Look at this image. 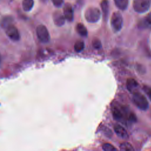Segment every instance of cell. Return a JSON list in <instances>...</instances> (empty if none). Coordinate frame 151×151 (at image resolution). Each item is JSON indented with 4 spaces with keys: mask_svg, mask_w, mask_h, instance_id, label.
<instances>
[{
    "mask_svg": "<svg viewBox=\"0 0 151 151\" xmlns=\"http://www.w3.org/2000/svg\"><path fill=\"white\" fill-rule=\"evenodd\" d=\"M53 21L54 24L58 27H61L64 24L65 17L60 11H55L52 15Z\"/></svg>",
    "mask_w": 151,
    "mask_h": 151,
    "instance_id": "8fae6325",
    "label": "cell"
},
{
    "mask_svg": "<svg viewBox=\"0 0 151 151\" xmlns=\"http://www.w3.org/2000/svg\"><path fill=\"white\" fill-rule=\"evenodd\" d=\"M120 151H135L133 146L129 142H123L120 145Z\"/></svg>",
    "mask_w": 151,
    "mask_h": 151,
    "instance_id": "ac0fdd59",
    "label": "cell"
},
{
    "mask_svg": "<svg viewBox=\"0 0 151 151\" xmlns=\"http://www.w3.org/2000/svg\"><path fill=\"white\" fill-rule=\"evenodd\" d=\"M42 2H45L47 0H41Z\"/></svg>",
    "mask_w": 151,
    "mask_h": 151,
    "instance_id": "cb8c5ba5",
    "label": "cell"
},
{
    "mask_svg": "<svg viewBox=\"0 0 151 151\" xmlns=\"http://www.w3.org/2000/svg\"><path fill=\"white\" fill-rule=\"evenodd\" d=\"M116 6L121 10H124L127 8L129 4L128 0H114Z\"/></svg>",
    "mask_w": 151,
    "mask_h": 151,
    "instance_id": "2e32d148",
    "label": "cell"
},
{
    "mask_svg": "<svg viewBox=\"0 0 151 151\" xmlns=\"http://www.w3.org/2000/svg\"><path fill=\"white\" fill-rule=\"evenodd\" d=\"M63 15L65 19L71 22L74 18V11L72 6L70 4H65L63 7Z\"/></svg>",
    "mask_w": 151,
    "mask_h": 151,
    "instance_id": "ba28073f",
    "label": "cell"
},
{
    "mask_svg": "<svg viewBox=\"0 0 151 151\" xmlns=\"http://www.w3.org/2000/svg\"><path fill=\"white\" fill-rule=\"evenodd\" d=\"M6 35L12 41H17L20 38V35L17 27L13 24L10 25L5 29Z\"/></svg>",
    "mask_w": 151,
    "mask_h": 151,
    "instance_id": "52a82bcc",
    "label": "cell"
},
{
    "mask_svg": "<svg viewBox=\"0 0 151 151\" xmlns=\"http://www.w3.org/2000/svg\"><path fill=\"white\" fill-rule=\"evenodd\" d=\"M112 114L113 118L117 121H122L125 119L134 122L136 121V116L132 112H129L127 109L124 106H114L112 108Z\"/></svg>",
    "mask_w": 151,
    "mask_h": 151,
    "instance_id": "6da1fadb",
    "label": "cell"
},
{
    "mask_svg": "<svg viewBox=\"0 0 151 151\" xmlns=\"http://www.w3.org/2000/svg\"><path fill=\"white\" fill-rule=\"evenodd\" d=\"M13 23V18L11 16H5L4 17L1 22V25L4 29L6 28L10 25H12Z\"/></svg>",
    "mask_w": 151,
    "mask_h": 151,
    "instance_id": "5bb4252c",
    "label": "cell"
},
{
    "mask_svg": "<svg viewBox=\"0 0 151 151\" xmlns=\"http://www.w3.org/2000/svg\"><path fill=\"white\" fill-rule=\"evenodd\" d=\"M143 89L144 91L145 92V93L148 96V97L150 99V100L151 101V88L150 87H149V86H144L143 87Z\"/></svg>",
    "mask_w": 151,
    "mask_h": 151,
    "instance_id": "7402d4cb",
    "label": "cell"
},
{
    "mask_svg": "<svg viewBox=\"0 0 151 151\" xmlns=\"http://www.w3.org/2000/svg\"><path fill=\"white\" fill-rule=\"evenodd\" d=\"M53 5L56 7H60L63 4V0H51Z\"/></svg>",
    "mask_w": 151,
    "mask_h": 151,
    "instance_id": "603a6c76",
    "label": "cell"
},
{
    "mask_svg": "<svg viewBox=\"0 0 151 151\" xmlns=\"http://www.w3.org/2000/svg\"><path fill=\"white\" fill-rule=\"evenodd\" d=\"M138 25L140 28L151 29V12L140 20Z\"/></svg>",
    "mask_w": 151,
    "mask_h": 151,
    "instance_id": "7c38bea8",
    "label": "cell"
},
{
    "mask_svg": "<svg viewBox=\"0 0 151 151\" xmlns=\"http://www.w3.org/2000/svg\"><path fill=\"white\" fill-rule=\"evenodd\" d=\"M150 3L149 0H134L133 8L138 13H144L150 8Z\"/></svg>",
    "mask_w": 151,
    "mask_h": 151,
    "instance_id": "5b68a950",
    "label": "cell"
},
{
    "mask_svg": "<svg viewBox=\"0 0 151 151\" xmlns=\"http://www.w3.org/2000/svg\"><path fill=\"white\" fill-rule=\"evenodd\" d=\"M34 0H23L22 8L25 11H29L34 6Z\"/></svg>",
    "mask_w": 151,
    "mask_h": 151,
    "instance_id": "e0dca14e",
    "label": "cell"
},
{
    "mask_svg": "<svg viewBox=\"0 0 151 151\" xmlns=\"http://www.w3.org/2000/svg\"><path fill=\"white\" fill-rule=\"evenodd\" d=\"M74 50L77 52L82 51L84 48V42L81 40H78L76 41L74 44Z\"/></svg>",
    "mask_w": 151,
    "mask_h": 151,
    "instance_id": "d6986e66",
    "label": "cell"
},
{
    "mask_svg": "<svg viewBox=\"0 0 151 151\" xmlns=\"http://www.w3.org/2000/svg\"><path fill=\"white\" fill-rule=\"evenodd\" d=\"M76 31L78 32V34L79 35H80L82 37H86L87 35V30L86 28V27L81 24V23H78L77 24L76 27Z\"/></svg>",
    "mask_w": 151,
    "mask_h": 151,
    "instance_id": "9a60e30c",
    "label": "cell"
},
{
    "mask_svg": "<svg viewBox=\"0 0 151 151\" xmlns=\"http://www.w3.org/2000/svg\"><path fill=\"white\" fill-rule=\"evenodd\" d=\"M92 45L96 49H100L101 47V43L98 39H94L92 41Z\"/></svg>",
    "mask_w": 151,
    "mask_h": 151,
    "instance_id": "44dd1931",
    "label": "cell"
},
{
    "mask_svg": "<svg viewBox=\"0 0 151 151\" xmlns=\"http://www.w3.org/2000/svg\"><path fill=\"white\" fill-rule=\"evenodd\" d=\"M0 62H1V56H0Z\"/></svg>",
    "mask_w": 151,
    "mask_h": 151,
    "instance_id": "d4e9b609",
    "label": "cell"
},
{
    "mask_svg": "<svg viewBox=\"0 0 151 151\" xmlns=\"http://www.w3.org/2000/svg\"><path fill=\"white\" fill-rule=\"evenodd\" d=\"M100 6L101 8L103 18L104 20L107 19L109 15V2L107 0H103L100 3Z\"/></svg>",
    "mask_w": 151,
    "mask_h": 151,
    "instance_id": "4fadbf2b",
    "label": "cell"
},
{
    "mask_svg": "<svg viewBox=\"0 0 151 151\" xmlns=\"http://www.w3.org/2000/svg\"><path fill=\"white\" fill-rule=\"evenodd\" d=\"M101 12L96 7L91 6L88 8L84 13V17L86 21L90 23L97 22L100 18Z\"/></svg>",
    "mask_w": 151,
    "mask_h": 151,
    "instance_id": "3957f363",
    "label": "cell"
},
{
    "mask_svg": "<svg viewBox=\"0 0 151 151\" xmlns=\"http://www.w3.org/2000/svg\"><path fill=\"white\" fill-rule=\"evenodd\" d=\"M36 32L38 40L41 42L47 43L50 41V34L45 26L43 25H38L36 29Z\"/></svg>",
    "mask_w": 151,
    "mask_h": 151,
    "instance_id": "8992f818",
    "label": "cell"
},
{
    "mask_svg": "<svg viewBox=\"0 0 151 151\" xmlns=\"http://www.w3.org/2000/svg\"><path fill=\"white\" fill-rule=\"evenodd\" d=\"M102 148L104 151H119L117 149L109 143H104L102 146Z\"/></svg>",
    "mask_w": 151,
    "mask_h": 151,
    "instance_id": "ffe728a7",
    "label": "cell"
},
{
    "mask_svg": "<svg viewBox=\"0 0 151 151\" xmlns=\"http://www.w3.org/2000/svg\"><path fill=\"white\" fill-rule=\"evenodd\" d=\"M114 130L118 137L123 139H127L129 138V134L127 130L121 125L116 124L114 126Z\"/></svg>",
    "mask_w": 151,
    "mask_h": 151,
    "instance_id": "30bf717a",
    "label": "cell"
},
{
    "mask_svg": "<svg viewBox=\"0 0 151 151\" xmlns=\"http://www.w3.org/2000/svg\"><path fill=\"white\" fill-rule=\"evenodd\" d=\"M132 100L135 106L141 110L145 111L149 108V103L145 96L139 91L133 94Z\"/></svg>",
    "mask_w": 151,
    "mask_h": 151,
    "instance_id": "7a4b0ae2",
    "label": "cell"
},
{
    "mask_svg": "<svg viewBox=\"0 0 151 151\" xmlns=\"http://www.w3.org/2000/svg\"><path fill=\"white\" fill-rule=\"evenodd\" d=\"M139 85L137 81L132 78H129L126 81L127 89L133 94L138 91Z\"/></svg>",
    "mask_w": 151,
    "mask_h": 151,
    "instance_id": "9c48e42d",
    "label": "cell"
},
{
    "mask_svg": "<svg viewBox=\"0 0 151 151\" xmlns=\"http://www.w3.org/2000/svg\"><path fill=\"white\" fill-rule=\"evenodd\" d=\"M123 24V19L122 14L119 12H114L113 13L110 24L112 29L114 32H117L121 30Z\"/></svg>",
    "mask_w": 151,
    "mask_h": 151,
    "instance_id": "277c9868",
    "label": "cell"
}]
</instances>
